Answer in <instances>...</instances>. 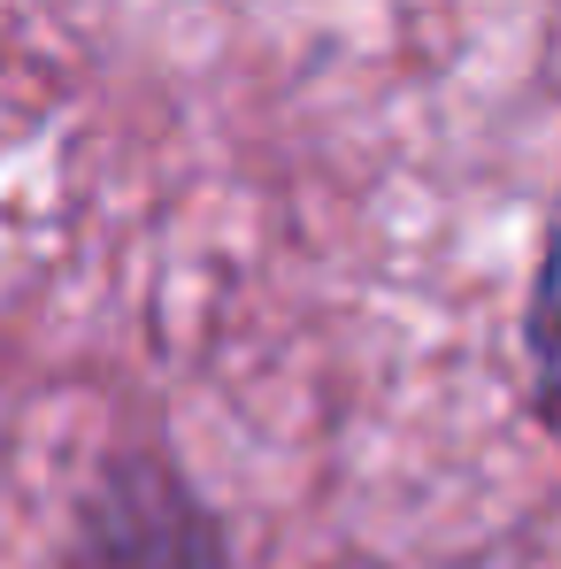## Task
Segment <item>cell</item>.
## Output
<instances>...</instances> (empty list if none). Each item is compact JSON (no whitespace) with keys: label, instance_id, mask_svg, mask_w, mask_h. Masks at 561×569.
<instances>
[{"label":"cell","instance_id":"6da1fadb","mask_svg":"<svg viewBox=\"0 0 561 569\" xmlns=\"http://www.w3.org/2000/svg\"><path fill=\"white\" fill-rule=\"evenodd\" d=\"M531 370H539V408L561 439V208L547 223V254H539V284H531Z\"/></svg>","mask_w":561,"mask_h":569}]
</instances>
